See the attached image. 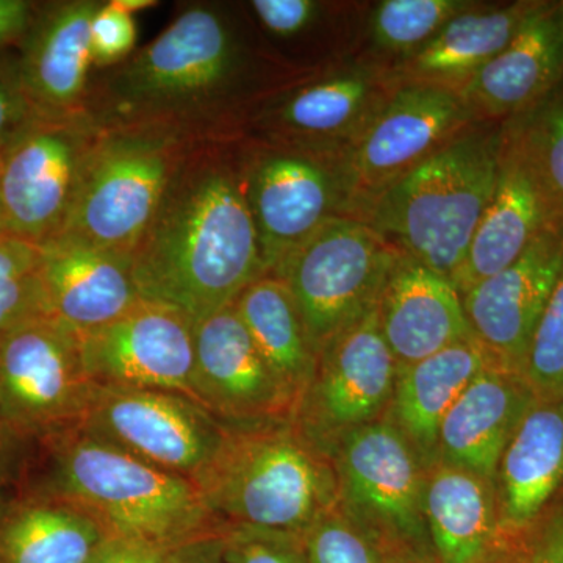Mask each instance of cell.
I'll use <instances>...</instances> for the list:
<instances>
[{"label":"cell","mask_w":563,"mask_h":563,"mask_svg":"<svg viewBox=\"0 0 563 563\" xmlns=\"http://www.w3.org/2000/svg\"><path fill=\"white\" fill-rule=\"evenodd\" d=\"M401 252L354 218L325 221L269 276L287 285L313 351L376 309Z\"/></svg>","instance_id":"cell-7"},{"label":"cell","mask_w":563,"mask_h":563,"mask_svg":"<svg viewBox=\"0 0 563 563\" xmlns=\"http://www.w3.org/2000/svg\"><path fill=\"white\" fill-rule=\"evenodd\" d=\"M383 66H354L296 85L255 114L263 140L339 158L376 120L399 87Z\"/></svg>","instance_id":"cell-16"},{"label":"cell","mask_w":563,"mask_h":563,"mask_svg":"<svg viewBox=\"0 0 563 563\" xmlns=\"http://www.w3.org/2000/svg\"><path fill=\"white\" fill-rule=\"evenodd\" d=\"M255 74L254 52L228 7L188 3L128 60L92 69L84 109L101 129L196 141L243 135Z\"/></svg>","instance_id":"cell-2"},{"label":"cell","mask_w":563,"mask_h":563,"mask_svg":"<svg viewBox=\"0 0 563 563\" xmlns=\"http://www.w3.org/2000/svg\"><path fill=\"white\" fill-rule=\"evenodd\" d=\"M36 113L22 81L18 51L0 49V152Z\"/></svg>","instance_id":"cell-39"},{"label":"cell","mask_w":563,"mask_h":563,"mask_svg":"<svg viewBox=\"0 0 563 563\" xmlns=\"http://www.w3.org/2000/svg\"><path fill=\"white\" fill-rule=\"evenodd\" d=\"M485 563H563V501L520 531L503 533Z\"/></svg>","instance_id":"cell-36"},{"label":"cell","mask_w":563,"mask_h":563,"mask_svg":"<svg viewBox=\"0 0 563 563\" xmlns=\"http://www.w3.org/2000/svg\"><path fill=\"white\" fill-rule=\"evenodd\" d=\"M110 533L76 504L33 488L0 503V563H88Z\"/></svg>","instance_id":"cell-29"},{"label":"cell","mask_w":563,"mask_h":563,"mask_svg":"<svg viewBox=\"0 0 563 563\" xmlns=\"http://www.w3.org/2000/svg\"><path fill=\"white\" fill-rule=\"evenodd\" d=\"M95 387L79 333L55 318L22 322L0 336V421L29 442L80 426Z\"/></svg>","instance_id":"cell-9"},{"label":"cell","mask_w":563,"mask_h":563,"mask_svg":"<svg viewBox=\"0 0 563 563\" xmlns=\"http://www.w3.org/2000/svg\"><path fill=\"white\" fill-rule=\"evenodd\" d=\"M377 314L398 366L412 365L474 339L454 285L404 254L388 276Z\"/></svg>","instance_id":"cell-23"},{"label":"cell","mask_w":563,"mask_h":563,"mask_svg":"<svg viewBox=\"0 0 563 563\" xmlns=\"http://www.w3.org/2000/svg\"><path fill=\"white\" fill-rule=\"evenodd\" d=\"M383 563H440L437 555L402 543L377 544Z\"/></svg>","instance_id":"cell-45"},{"label":"cell","mask_w":563,"mask_h":563,"mask_svg":"<svg viewBox=\"0 0 563 563\" xmlns=\"http://www.w3.org/2000/svg\"><path fill=\"white\" fill-rule=\"evenodd\" d=\"M540 2L503 9H470L443 25L420 51L390 68L399 84L432 85L457 92L509 46Z\"/></svg>","instance_id":"cell-28"},{"label":"cell","mask_w":563,"mask_h":563,"mask_svg":"<svg viewBox=\"0 0 563 563\" xmlns=\"http://www.w3.org/2000/svg\"><path fill=\"white\" fill-rule=\"evenodd\" d=\"M474 9L466 0H384L369 16V40L396 63L420 51L446 22Z\"/></svg>","instance_id":"cell-31"},{"label":"cell","mask_w":563,"mask_h":563,"mask_svg":"<svg viewBox=\"0 0 563 563\" xmlns=\"http://www.w3.org/2000/svg\"><path fill=\"white\" fill-rule=\"evenodd\" d=\"M509 121L563 225V79L542 101Z\"/></svg>","instance_id":"cell-32"},{"label":"cell","mask_w":563,"mask_h":563,"mask_svg":"<svg viewBox=\"0 0 563 563\" xmlns=\"http://www.w3.org/2000/svg\"><path fill=\"white\" fill-rule=\"evenodd\" d=\"M199 141L157 129H101L58 236L132 257L173 174Z\"/></svg>","instance_id":"cell-6"},{"label":"cell","mask_w":563,"mask_h":563,"mask_svg":"<svg viewBox=\"0 0 563 563\" xmlns=\"http://www.w3.org/2000/svg\"><path fill=\"white\" fill-rule=\"evenodd\" d=\"M398 368L380 331L376 307L322 347L312 380L291 420L331 459L344 435L384 420Z\"/></svg>","instance_id":"cell-14"},{"label":"cell","mask_w":563,"mask_h":563,"mask_svg":"<svg viewBox=\"0 0 563 563\" xmlns=\"http://www.w3.org/2000/svg\"><path fill=\"white\" fill-rule=\"evenodd\" d=\"M38 3L0 0V49L18 46L31 29Z\"/></svg>","instance_id":"cell-44"},{"label":"cell","mask_w":563,"mask_h":563,"mask_svg":"<svg viewBox=\"0 0 563 563\" xmlns=\"http://www.w3.org/2000/svg\"><path fill=\"white\" fill-rule=\"evenodd\" d=\"M166 551L143 540L109 536L88 563H163Z\"/></svg>","instance_id":"cell-42"},{"label":"cell","mask_w":563,"mask_h":563,"mask_svg":"<svg viewBox=\"0 0 563 563\" xmlns=\"http://www.w3.org/2000/svg\"><path fill=\"white\" fill-rule=\"evenodd\" d=\"M493 365L483 344L470 339L424 361L399 366L385 420L406 437L424 470L439 461L444 417L473 379Z\"/></svg>","instance_id":"cell-26"},{"label":"cell","mask_w":563,"mask_h":563,"mask_svg":"<svg viewBox=\"0 0 563 563\" xmlns=\"http://www.w3.org/2000/svg\"><path fill=\"white\" fill-rule=\"evenodd\" d=\"M559 24H561V57L563 69V2H559Z\"/></svg>","instance_id":"cell-48"},{"label":"cell","mask_w":563,"mask_h":563,"mask_svg":"<svg viewBox=\"0 0 563 563\" xmlns=\"http://www.w3.org/2000/svg\"><path fill=\"white\" fill-rule=\"evenodd\" d=\"M521 376L537 401H562L563 265L542 318L533 332Z\"/></svg>","instance_id":"cell-34"},{"label":"cell","mask_w":563,"mask_h":563,"mask_svg":"<svg viewBox=\"0 0 563 563\" xmlns=\"http://www.w3.org/2000/svg\"><path fill=\"white\" fill-rule=\"evenodd\" d=\"M551 228L563 225L512 122L504 121L495 190L451 284L459 295H465L474 285L512 265L540 233Z\"/></svg>","instance_id":"cell-19"},{"label":"cell","mask_w":563,"mask_h":563,"mask_svg":"<svg viewBox=\"0 0 563 563\" xmlns=\"http://www.w3.org/2000/svg\"><path fill=\"white\" fill-rule=\"evenodd\" d=\"M198 488L221 525L292 536L339 506L331 459L291 418L231 424L220 457Z\"/></svg>","instance_id":"cell-5"},{"label":"cell","mask_w":563,"mask_h":563,"mask_svg":"<svg viewBox=\"0 0 563 563\" xmlns=\"http://www.w3.org/2000/svg\"><path fill=\"white\" fill-rule=\"evenodd\" d=\"M41 250V279L51 317L88 333L131 312L143 298L132 257L57 236Z\"/></svg>","instance_id":"cell-21"},{"label":"cell","mask_w":563,"mask_h":563,"mask_svg":"<svg viewBox=\"0 0 563 563\" xmlns=\"http://www.w3.org/2000/svg\"><path fill=\"white\" fill-rule=\"evenodd\" d=\"M81 431L198 485L228 442L231 424L179 393L99 387Z\"/></svg>","instance_id":"cell-10"},{"label":"cell","mask_w":563,"mask_h":563,"mask_svg":"<svg viewBox=\"0 0 563 563\" xmlns=\"http://www.w3.org/2000/svg\"><path fill=\"white\" fill-rule=\"evenodd\" d=\"M299 537L307 563H383L376 542L339 506Z\"/></svg>","instance_id":"cell-35"},{"label":"cell","mask_w":563,"mask_h":563,"mask_svg":"<svg viewBox=\"0 0 563 563\" xmlns=\"http://www.w3.org/2000/svg\"><path fill=\"white\" fill-rule=\"evenodd\" d=\"M250 9L263 31L274 38L292 40L320 20L322 3L313 0H252Z\"/></svg>","instance_id":"cell-40"},{"label":"cell","mask_w":563,"mask_h":563,"mask_svg":"<svg viewBox=\"0 0 563 563\" xmlns=\"http://www.w3.org/2000/svg\"><path fill=\"white\" fill-rule=\"evenodd\" d=\"M501 122H477L361 211L396 251L453 280L495 190Z\"/></svg>","instance_id":"cell-4"},{"label":"cell","mask_w":563,"mask_h":563,"mask_svg":"<svg viewBox=\"0 0 563 563\" xmlns=\"http://www.w3.org/2000/svg\"><path fill=\"white\" fill-rule=\"evenodd\" d=\"M31 446L32 442L0 421V503L13 495V488L24 479Z\"/></svg>","instance_id":"cell-41"},{"label":"cell","mask_w":563,"mask_h":563,"mask_svg":"<svg viewBox=\"0 0 563 563\" xmlns=\"http://www.w3.org/2000/svg\"><path fill=\"white\" fill-rule=\"evenodd\" d=\"M233 306L296 410L312 380L318 357L290 290L277 277L263 276Z\"/></svg>","instance_id":"cell-30"},{"label":"cell","mask_w":563,"mask_h":563,"mask_svg":"<svg viewBox=\"0 0 563 563\" xmlns=\"http://www.w3.org/2000/svg\"><path fill=\"white\" fill-rule=\"evenodd\" d=\"M562 265L563 229H547L512 265L462 296L474 339L499 368L523 374L533 332Z\"/></svg>","instance_id":"cell-17"},{"label":"cell","mask_w":563,"mask_h":563,"mask_svg":"<svg viewBox=\"0 0 563 563\" xmlns=\"http://www.w3.org/2000/svg\"><path fill=\"white\" fill-rule=\"evenodd\" d=\"M5 235H9V231H7L5 214H3L2 199H0V239Z\"/></svg>","instance_id":"cell-47"},{"label":"cell","mask_w":563,"mask_h":563,"mask_svg":"<svg viewBox=\"0 0 563 563\" xmlns=\"http://www.w3.org/2000/svg\"><path fill=\"white\" fill-rule=\"evenodd\" d=\"M38 444L43 468L25 487L76 504L110 536L169 550L222 526L198 485L102 442L79 426Z\"/></svg>","instance_id":"cell-3"},{"label":"cell","mask_w":563,"mask_h":563,"mask_svg":"<svg viewBox=\"0 0 563 563\" xmlns=\"http://www.w3.org/2000/svg\"><path fill=\"white\" fill-rule=\"evenodd\" d=\"M243 180L265 276H269L325 221L347 218L336 158L262 140L243 141Z\"/></svg>","instance_id":"cell-11"},{"label":"cell","mask_w":563,"mask_h":563,"mask_svg":"<svg viewBox=\"0 0 563 563\" xmlns=\"http://www.w3.org/2000/svg\"><path fill=\"white\" fill-rule=\"evenodd\" d=\"M163 563H228L222 526L169 548Z\"/></svg>","instance_id":"cell-43"},{"label":"cell","mask_w":563,"mask_h":563,"mask_svg":"<svg viewBox=\"0 0 563 563\" xmlns=\"http://www.w3.org/2000/svg\"><path fill=\"white\" fill-rule=\"evenodd\" d=\"M144 301L195 324L233 306L265 276L243 180L242 135L188 151L132 254Z\"/></svg>","instance_id":"cell-1"},{"label":"cell","mask_w":563,"mask_h":563,"mask_svg":"<svg viewBox=\"0 0 563 563\" xmlns=\"http://www.w3.org/2000/svg\"><path fill=\"white\" fill-rule=\"evenodd\" d=\"M228 563H307L301 537L222 525Z\"/></svg>","instance_id":"cell-37"},{"label":"cell","mask_w":563,"mask_h":563,"mask_svg":"<svg viewBox=\"0 0 563 563\" xmlns=\"http://www.w3.org/2000/svg\"><path fill=\"white\" fill-rule=\"evenodd\" d=\"M51 317L41 279V250L18 236L0 239V336L22 322Z\"/></svg>","instance_id":"cell-33"},{"label":"cell","mask_w":563,"mask_h":563,"mask_svg":"<svg viewBox=\"0 0 563 563\" xmlns=\"http://www.w3.org/2000/svg\"><path fill=\"white\" fill-rule=\"evenodd\" d=\"M495 488L501 536L563 501V399L529 409L499 461Z\"/></svg>","instance_id":"cell-25"},{"label":"cell","mask_w":563,"mask_h":563,"mask_svg":"<svg viewBox=\"0 0 563 563\" xmlns=\"http://www.w3.org/2000/svg\"><path fill=\"white\" fill-rule=\"evenodd\" d=\"M331 461L340 509L376 544L402 543L433 553L422 514L424 466L391 422L384 418L347 433Z\"/></svg>","instance_id":"cell-13"},{"label":"cell","mask_w":563,"mask_h":563,"mask_svg":"<svg viewBox=\"0 0 563 563\" xmlns=\"http://www.w3.org/2000/svg\"><path fill=\"white\" fill-rule=\"evenodd\" d=\"M536 402L520 374L488 366L444 417L439 432V461L495 483L507 444Z\"/></svg>","instance_id":"cell-24"},{"label":"cell","mask_w":563,"mask_h":563,"mask_svg":"<svg viewBox=\"0 0 563 563\" xmlns=\"http://www.w3.org/2000/svg\"><path fill=\"white\" fill-rule=\"evenodd\" d=\"M102 3L62 0L36 7L18 57L25 91L41 113L85 111L92 74L91 22Z\"/></svg>","instance_id":"cell-20"},{"label":"cell","mask_w":563,"mask_h":563,"mask_svg":"<svg viewBox=\"0 0 563 563\" xmlns=\"http://www.w3.org/2000/svg\"><path fill=\"white\" fill-rule=\"evenodd\" d=\"M422 514L440 563H485L501 539L495 483L451 463L424 470Z\"/></svg>","instance_id":"cell-27"},{"label":"cell","mask_w":563,"mask_h":563,"mask_svg":"<svg viewBox=\"0 0 563 563\" xmlns=\"http://www.w3.org/2000/svg\"><path fill=\"white\" fill-rule=\"evenodd\" d=\"M99 128L85 111L38 113L0 152L9 235L43 246L65 229Z\"/></svg>","instance_id":"cell-8"},{"label":"cell","mask_w":563,"mask_h":563,"mask_svg":"<svg viewBox=\"0 0 563 563\" xmlns=\"http://www.w3.org/2000/svg\"><path fill=\"white\" fill-rule=\"evenodd\" d=\"M136 24L132 14L103 2L91 22L92 68L106 69L128 60L135 52Z\"/></svg>","instance_id":"cell-38"},{"label":"cell","mask_w":563,"mask_h":563,"mask_svg":"<svg viewBox=\"0 0 563 563\" xmlns=\"http://www.w3.org/2000/svg\"><path fill=\"white\" fill-rule=\"evenodd\" d=\"M563 79L559 3L540 2L506 49L457 91L477 122H504Z\"/></svg>","instance_id":"cell-22"},{"label":"cell","mask_w":563,"mask_h":563,"mask_svg":"<svg viewBox=\"0 0 563 563\" xmlns=\"http://www.w3.org/2000/svg\"><path fill=\"white\" fill-rule=\"evenodd\" d=\"M117 9L125 11L129 14L139 13V11L152 9V7H157L158 2L155 0H111Z\"/></svg>","instance_id":"cell-46"},{"label":"cell","mask_w":563,"mask_h":563,"mask_svg":"<svg viewBox=\"0 0 563 563\" xmlns=\"http://www.w3.org/2000/svg\"><path fill=\"white\" fill-rule=\"evenodd\" d=\"M476 118L461 96L432 85L401 84L339 163L347 217L357 218L380 192L446 147Z\"/></svg>","instance_id":"cell-12"},{"label":"cell","mask_w":563,"mask_h":563,"mask_svg":"<svg viewBox=\"0 0 563 563\" xmlns=\"http://www.w3.org/2000/svg\"><path fill=\"white\" fill-rule=\"evenodd\" d=\"M177 310L150 301L80 335L85 372L99 387L179 393L195 399V333Z\"/></svg>","instance_id":"cell-15"},{"label":"cell","mask_w":563,"mask_h":563,"mask_svg":"<svg viewBox=\"0 0 563 563\" xmlns=\"http://www.w3.org/2000/svg\"><path fill=\"white\" fill-rule=\"evenodd\" d=\"M195 395L228 424L291 418V399L276 379L235 306L195 322Z\"/></svg>","instance_id":"cell-18"}]
</instances>
